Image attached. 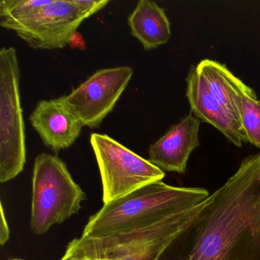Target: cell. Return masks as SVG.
Masks as SVG:
<instances>
[{"instance_id": "cell-1", "label": "cell", "mask_w": 260, "mask_h": 260, "mask_svg": "<svg viewBox=\"0 0 260 260\" xmlns=\"http://www.w3.org/2000/svg\"><path fill=\"white\" fill-rule=\"evenodd\" d=\"M172 246L171 260H252L247 254L260 248L258 154L242 161Z\"/></svg>"}, {"instance_id": "cell-2", "label": "cell", "mask_w": 260, "mask_h": 260, "mask_svg": "<svg viewBox=\"0 0 260 260\" xmlns=\"http://www.w3.org/2000/svg\"><path fill=\"white\" fill-rule=\"evenodd\" d=\"M210 196L205 188L173 186L162 181L153 182L104 204L89 217L81 237L101 238L126 232L201 203Z\"/></svg>"}, {"instance_id": "cell-3", "label": "cell", "mask_w": 260, "mask_h": 260, "mask_svg": "<svg viewBox=\"0 0 260 260\" xmlns=\"http://www.w3.org/2000/svg\"><path fill=\"white\" fill-rule=\"evenodd\" d=\"M86 199L84 191L60 157L47 153L36 156L30 221L35 234H45L54 225L78 214Z\"/></svg>"}, {"instance_id": "cell-4", "label": "cell", "mask_w": 260, "mask_h": 260, "mask_svg": "<svg viewBox=\"0 0 260 260\" xmlns=\"http://www.w3.org/2000/svg\"><path fill=\"white\" fill-rule=\"evenodd\" d=\"M209 201L210 196L201 203L126 232L101 238L75 239L65 252L79 260H118L153 242L179 237L197 220Z\"/></svg>"}, {"instance_id": "cell-5", "label": "cell", "mask_w": 260, "mask_h": 260, "mask_svg": "<svg viewBox=\"0 0 260 260\" xmlns=\"http://www.w3.org/2000/svg\"><path fill=\"white\" fill-rule=\"evenodd\" d=\"M20 68L13 47L0 50V182L13 180L24 170L26 144L21 105Z\"/></svg>"}, {"instance_id": "cell-6", "label": "cell", "mask_w": 260, "mask_h": 260, "mask_svg": "<svg viewBox=\"0 0 260 260\" xmlns=\"http://www.w3.org/2000/svg\"><path fill=\"white\" fill-rule=\"evenodd\" d=\"M90 144L100 169L104 204L125 197L165 177L159 167L109 135L92 134Z\"/></svg>"}, {"instance_id": "cell-7", "label": "cell", "mask_w": 260, "mask_h": 260, "mask_svg": "<svg viewBox=\"0 0 260 260\" xmlns=\"http://www.w3.org/2000/svg\"><path fill=\"white\" fill-rule=\"evenodd\" d=\"M85 19L72 0H36L22 16L0 25L16 32L33 49H61Z\"/></svg>"}, {"instance_id": "cell-8", "label": "cell", "mask_w": 260, "mask_h": 260, "mask_svg": "<svg viewBox=\"0 0 260 260\" xmlns=\"http://www.w3.org/2000/svg\"><path fill=\"white\" fill-rule=\"evenodd\" d=\"M133 74L127 66L100 70L63 99L83 126L95 128L112 112Z\"/></svg>"}, {"instance_id": "cell-9", "label": "cell", "mask_w": 260, "mask_h": 260, "mask_svg": "<svg viewBox=\"0 0 260 260\" xmlns=\"http://www.w3.org/2000/svg\"><path fill=\"white\" fill-rule=\"evenodd\" d=\"M29 121L44 144L55 153L71 147L84 127L63 96L39 102Z\"/></svg>"}, {"instance_id": "cell-10", "label": "cell", "mask_w": 260, "mask_h": 260, "mask_svg": "<svg viewBox=\"0 0 260 260\" xmlns=\"http://www.w3.org/2000/svg\"><path fill=\"white\" fill-rule=\"evenodd\" d=\"M186 83V96L191 113L214 126L237 147H241L243 142L246 143L238 120L211 94L196 67L190 68Z\"/></svg>"}, {"instance_id": "cell-11", "label": "cell", "mask_w": 260, "mask_h": 260, "mask_svg": "<svg viewBox=\"0 0 260 260\" xmlns=\"http://www.w3.org/2000/svg\"><path fill=\"white\" fill-rule=\"evenodd\" d=\"M200 124L199 118L188 114L150 146L148 160L162 171L185 173L190 155L200 146Z\"/></svg>"}, {"instance_id": "cell-12", "label": "cell", "mask_w": 260, "mask_h": 260, "mask_svg": "<svg viewBox=\"0 0 260 260\" xmlns=\"http://www.w3.org/2000/svg\"><path fill=\"white\" fill-rule=\"evenodd\" d=\"M132 36L146 51L165 45L171 37L170 22L165 10L150 0H140L127 17Z\"/></svg>"}, {"instance_id": "cell-13", "label": "cell", "mask_w": 260, "mask_h": 260, "mask_svg": "<svg viewBox=\"0 0 260 260\" xmlns=\"http://www.w3.org/2000/svg\"><path fill=\"white\" fill-rule=\"evenodd\" d=\"M228 80L234 93L237 115L246 142L260 149V100L255 91L231 71Z\"/></svg>"}, {"instance_id": "cell-14", "label": "cell", "mask_w": 260, "mask_h": 260, "mask_svg": "<svg viewBox=\"0 0 260 260\" xmlns=\"http://www.w3.org/2000/svg\"><path fill=\"white\" fill-rule=\"evenodd\" d=\"M196 68L205 79L211 94L239 121L234 93L228 80L229 70L224 64L209 59L202 60Z\"/></svg>"}, {"instance_id": "cell-15", "label": "cell", "mask_w": 260, "mask_h": 260, "mask_svg": "<svg viewBox=\"0 0 260 260\" xmlns=\"http://www.w3.org/2000/svg\"><path fill=\"white\" fill-rule=\"evenodd\" d=\"M179 237H170L146 245L118 260H160L167 249Z\"/></svg>"}, {"instance_id": "cell-16", "label": "cell", "mask_w": 260, "mask_h": 260, "mask_svg": "<svg viewBox=\"0 0 260 260\" xmlns=\"http://www.w3.org/2000/svg\"><path fill=\"white\" fill-rule=\"evenodd\" d=\"M72 2L86 19L101 11L109 4L108 0H72Z\"/></svg>"}, {"instance_id": "cell-17", "label": "cell", "mask_w": 260, "mask_h": 260, "mask_svg": "<svg viewBox=\"0 0 260 260\" xmlns=\"http://www.w3.org/2000/svg\"><path fill=\"white\" fill-rule=\"evenodd\" d=\"M1 220H0V244L4 246L8 242L10 237V228L5 215L4 205L1 202Z\"/></svg>"}, {"instance_id": "cell-18", "label": "cell", "mask_w": 260, "mask_h": 260, "mask_svg": "<svg viewBox=\"0 0 260 260\" xmlns=\"http://www.w3.org/2000/svg\"><path fill=\"white\" fill-rule=\"evenodd\" d=\"M60 260H79L77 259V258H74V257L71 256V255H70L69 254L67 253V252H65L64 255H63V258H61Z\"/></svg>"}, {"instance_id": "cell-19", "label": "cell", "mask_w": 260, "mask_h": 260, "mask_svg": "<svg viewBox=\"0 0 260 260\" xmlns=\"http://www.w3.org/2000/svg\"><path fill=\"white\" fill-rule=\"evenodd\" d=\"M9 260H24V259H22V258H9Z\"/></svg>"}]
</instances>
